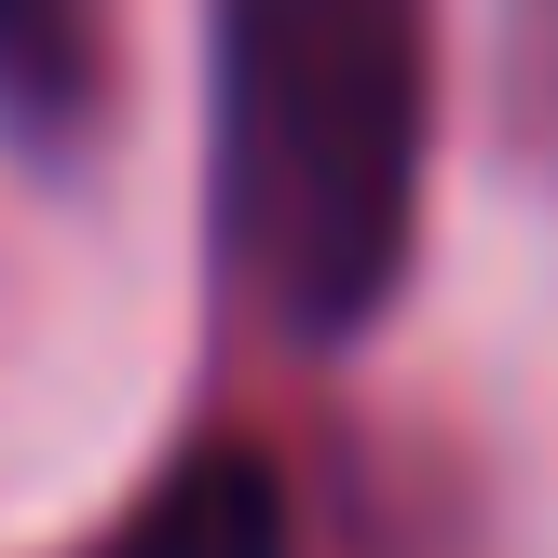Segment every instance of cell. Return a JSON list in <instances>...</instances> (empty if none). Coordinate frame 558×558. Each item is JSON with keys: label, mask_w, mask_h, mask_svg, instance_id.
<instances>
[{"label": "cell", "mask_w": 558, "mask_h": 558, "mask_svg": "<svg viewBox=\"0 0 558 558\" xmlns=\"http://www.w3.org/2000/svg\"><path fill=\"white\" fill-rule=\"evenodd\" d=\"M423 109V0H218V232L300 341H341L396 300Z\"/></svg>", "instance_id": "6da1fadb"}, {"label": "cell", "mask_w": 558, "mask_h": 558, "mask_svg": "<svg viewBox=\"0 0 558 558\" xmlns=\"http://www.w3.org/2000/svg\"><path fill=\"white\" fill-rule=\"evenodd\" d=\"M109 558H287V477L259 450H191L109 532Z\"/></svg>", "instance_id": "7a4b0ae2"}, {"label": "cell", "mask_w": 558, "mask_h": 558, "mask_svg": "<svg viewBox=\"0 0 558 558\" xmlns=\"http://www.w3.org/2000/svg\"><path fill=\"white\" fill-rule=\"evenodd\" d=\"M96 82V0H0V109L69 123Z\"/></svg>", "instance_id": "3957f363"}]
</instances>
